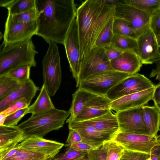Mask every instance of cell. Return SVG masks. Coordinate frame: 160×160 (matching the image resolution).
<instances>
[{
    "instance_id": "d590c367",
    "label": "cell",
    "mask_w": 160,
    "mask_h": 160,
    "mask_svg": "<svg viewBox=\"0 0 160 160\" xmlns=\"http://www.w3.org/2000/svg\"><path fill=\"white\" fill-rule=\"evenodd\" d=\"M149 27L160 48V8L150 17Z\"/></svg>"
},
{
    "instance_id": "f546056e",
    "label": "cell",
    "mask_w": 160,
    "mask_h": 160,
    "mask_svg": "<svg viewBox=\"0 0 160 160\" xmlns=\"http://www.w3.org/2000/svg\"><path fill=\"white\" fill-rule=\"evenodd\" d=\"M114 17L112 18L102 30L95 42L94 47L104 48L111 44L114 36L112 30Z\"/></svg>"
},
{
    "instance_id": "1f68e13d",
    "label": "cell",
    "mask_w": 160,
    "mask_h": 160,
    "mask_svg": "<svg viewBox=\"0 0 160 160\" xmlns=\"http://www.w3.org/2000/svg\"><path fill=\"white\" fill-rule=\"evenodd\" d=\"M36 7V0H14L7 9L8 14L11 15L18 14Z\"/></svg>"
},
{
    "instance_id": "5b68a950",
    "label": "cell",
    "mask_w": 160,
    "mask_h": 160,
    "mask_svg": "<svg viewBox=\"0 0 160 160\" xmlns=\"http://www.w3.org/2000/svg\"><path fill=\"white\" fill-rule=\"evenodd\" d=\"M49 47L42 61L43 85L50 97L55 94L60 86L62 72L57 43H48Z\"/></svg>"
},
{
    "instance_id": "d6986e66",
    "label": "cell",
    "mask_w": 160,
    "mask_h": 160,
    "mask_svg": "<svg viewBox=\"0 0 160 160\" xmlns=\"http://www.w3.org/2000/svg\"><path fill=\"white\" fill-rule=\"evenodd\" d=\"M18 145L21 148L42 152L54 158L64 144L42 137L31 136L26 137Z\"/></svg>"
},
{
    "instance_id": "74e56055",
    "label": "cell",
    "mask_w": 160,
    "mask_h": 160,
    "mask_svg": "<svg viewBox=\"0 0 160 160\" xmlns=\"http://www.w3.org/2000/svg\"><path fill=\"white\" fill-rule=\"evenodd\" d=\"M108 142L99 147L88 152L87 158L91 160H106Z\"/></svg>"
},
{
    "instance_id": "6da1fadb",
    "label": "cell",
    "mask_w": 160,
    "mask_h": 160,
    "mask_svg": "<svg viewBox=\"0 0 160 160\" xmlns=\"http://www.w3.org/2000/svg\"><path fill=\"white\" fill-rule=\"evenodd\" d=\"M38 12L36 35L50 42L63 44L77 9L73 0H36Z\"/></svg>"
},
{
    "instance_id": "83f0119b",
    "label": "cell",
    "mask_w": 160,
    "mask_h": 160,
    "mask_svg": "<svg viewBox=\"0 0 160 160\" xmlns=\"http://www.w3.org/2000/svg\"><path fill=\"white\" fill-rule=\"evenodd\" d=\"M123 3L136 8L150 17L160 8V0H123Z\"/></svg>"
},
{
    "instance_id": "7402d4cb",
    "label": "cell",
    "mask_w": 160,
    "mask_h": 160,
    "mask_svg": "<svg viewBox=\"0 0 160 160\" xmlns=\"http://www.w3.org/2000/svg\"><path fill=\"white\" fill-rule=\"evenodd\" d=\"M76 122L81 125L92 127L99 131L108 133L115 135L119 132V124L117 117L111 110L98 117Z\"/></svg>"
},
{
    "instance_id": "5bb4252c",
    "label": "cell",
    "mask_w": 160,
    "mask_h": 160,
    "mask_svg": "<svg viewBox=\"0 0 160 160\" xmlns=\"http://www.w3.org/2000/svg\"><path fill=\"white\" fill-rule=\"evenodd\" d=\"M114 17L128 22L140 35L149 28L150 17L136 8L124 3L115 6Z\"/></svg>"
},
{
    "instance_id": "681fc988",
    "label": "cell",
    "mask_w": 160,
    "mask_h": 160,
    "mask_svg": "<svg viewBox=\"0 0 160 160\" xmlns=\"http://www.w3.org/2000/svg\"><path fill=\"white\" fill-rule=\"evenodd\" d=\"M105 2L108 4L116 6L121 3H123V0H104Z\"/></svg>"
},
{
    "instance_id": "9a60e30c",
    "label": "cell",
    "mask_w": 160,
    "mask_h": 160,
    "mask_svg": "<svg viewBox=\"0 0 160 160\" xmlns=\"http://www.w3.org/2000/svg\"><path fill=\"white\" fill-rule=\"evenodd\" d=\"M68 123L69 129H74L79 134L82 142L96 148L112 140L115 135L101 132L90 126L79 124L74 121Z\"/></svg>"
},
{
    "instance_id": "4dcf8cb0",
    "label": "cell",
    "mask_w": 160,
    "mask_h": 160,
    "mask_svg": "<svg viewBox=\"0 0 160 160\" xmlns=\"http://www.w3.org/2000/svg\"><path fill=\"white\" fill-rule=\"evenodd\" d=\"M22 83L7 75L0 76V100L6 97Z\"/></svg>"
},
{
    "instance_id": "d4e9b609",
    "label": "cell",
    "mask_w": 160,
    "mask_h": 160,
    "mask_svg": "<svg viewBox=\"0 0 160 160\" xmlns=\"http://www.w3.org/2000/svg\"><path fill=\"white\" fill-rule=\"evenodd\" d=\"M143 118L149 134L157 136L160 130V111L155 106L143 107Z\"/></svg>"
},
{
    "instance_id": "ba28073f",
    "label": "cell",
    "mask_w": 160,
    "mask_h": 160,
    "mask_svg": "<svg viewBox=\"0 0 160 160\" xmlns=\"http://www.w3.org/2000/svg\"><path fill=\"white\" fill-rule=\"evenodd\" d=\"M159 136L118 132L112 140L125 149L150 154L153 147L160 142Z\"/></svg>"
},
{
    "instance_id": "ffe728a7",
    "label": "cell",
    "mask_w": 160,
    "mask_h": 160,
    "mask_svg": "<svg viewBox=\"0 0 160 160\" xmlns=\"http://www.w3.org/2000/svg\"><path fill=\"white\" fill-rule=\"evenodd\" d=\"M39 88L30 79L22 83L18 88L3 99L0 100V112L13 102L25 99L30 104Z\"/></svg>"
},
{
    "instance_id": "7dc6e473",
    "label": "cell",
    "mask_w": 160,
    "mask_h": 160,
    "mask_svg": "<svg viewBox=\"0 0 160 160\" xmlns=\"http://www.w3.org/2000/svg\"><path fill=\"white\" fill-rule=\"evenodd\" d=\"M150 155L151 160H160V142L153 147Z\"/></svg>"
},
{
    "instance_id": "d6a6232c",
    "label": "cell",
    "mask_w": 160,
    "mask_h": 160,
    "mask_svg": "<svg viewBox=\"0 0 160 160\" xmlns=\"http://www.w3.org/2000/svg\"><path fill=\"white\" fill-rule=\"evenodd\" d=\"M31 67L30 65L19 67L3 75H7L20 83H23L30 79V68Z\"/></svg>"
},
{
    "instance_id": "60d3db41",
    "label": "cell",
    "mask_w": 160,
    "mask_h": 160,
    "mask_svg": "<svg viewBox=\"0 0 160 160\" xmlns=\"http://www.w3.org/2000/svg\"><path fill=\"white\" fill-rule=\"evenodd\" d=\"M28 108L20 109L8 116L4 125L8 126H16L21 118L25 115V113Z\"/></svg>"
},
{
    "instance_id": "44dd1931",
    "label": "cell",
    "mask_w": 160,
    "mask_h": 160,
    "mask_svg": "<svg viewBox=\"0 0 160 160\" xmlns=\"http://www.w3.org/2000/svg\"><path fill=\"white\" fill-rule=\"evenodd\" d=\"M26 138L17 126L0 125V156L15 147Z\"/></svg>"
},
{
    "instance_id": "f907efd6",
    "label": "cell",
    "mask_w": 160,
    "mask_h": 160,
    "mask_svg": "<svg viewBox=\"0 0 160 160\" xmlns=\"http://www.w3.org/2000/svg\"><path fill=\"white\" fill-rule=\"evenodd\" d=\"M5 115L0 113V125H4V122L7 118Z\"/></svg>"
},
{
    "instance_id": "ac0fdd59",
    "label": "cell",
    "mask_w": 160,
    "mask_h": 160,
    "mask_svg": "<svg viewBox=\"0 0 160 160\" xmlns=\"http://www.w3.org/2000/svg\"><path fill=\"white\" fill-rule=\"evenodd\" d=\"M111 67L115 71L132 75L140 70L143 64L138 55L129 50H125L118 57L110 61Z\"/></svg>"
},
{
    "instance_id": "f5cc1de1",
    "label": "cell",
    "mask_w": 160,
    "mask_h": 160,
    "mask_svg": "<svg viewBox=\"0 0 160 160\" xmlns=\"http://www.w3.org/2000/svg\"><path fill=\"white\" fill-rule=\"evenodd\" d=\"M53 160H58L56 158H55L54 159H53Z\"/></svg>"
},
{
    "instance_id": "277c9868",
    "label": "cell",
    "mask_w": 160,
    "mask_h": 160,
    "mask_svg": "<svg viewBox=\"0 0 160 160\" xmlns=\"http://www.w3.org/2000/svg\"><path fill=\"white\" fill-rule=\"evenodd\" d=\"M70 115L69 111L55 108L42 113L32 115L17 126L26 137L36 136L43 138L49 132L63 127Z\"/></svg>"
},
{
    "instance_id": "484cf974",
    "label": "cell",
    "mask_w": 160,
    "mask_h": 160,
    "mask_svg": "<svg viewBox=\"0 0 160 160\" xmlns=\"http://www.w3.org/2000/svg\"><path fill=\"white\" fill-rule=\"evenodd\" d=\"M112 30L114 35L127 36L137 39L140 35L128 21L114 17Z\"/></svg>"
},
{
    "instance_id": "7c38bea8",
    "label": "cell",
    "mask_w": 160,
    "mask_h": 160,
    "mask_svg": "<svg viewBox=\"0 0 160 160\" xmlns=\"http://www.w3.org/2000/svg\"><path fill=\"white\" fill-rule=\"evenodd\" d=\"M38 29L37 20L26 22H13L8 14L5 24L3 43H9L31 38L36 35Z\"/></svg>"
},
{
    "instance_id": "cb8c5ba5",
    "label": "cell",
    "mask_w": 160,
    "mask_h": 160,
    "mask_svg": "<svg viewBox=\"0 0 160 160\" xmlns=\"http://www.w3.org/2000/svg\"><path fill=\"white\" fill-rule=\"evenodd\" d=\"M54 108L50 96L43 84L38 96L35 102L27 108L25 115L29 113L32 115H37Z\"/></svg>"
},
{
    "instance_id": "f1b7e54d",
    "label": "cell",
    "mask_w": 160,
    "mask_h": 160,
    "mask_svg": "<svg viewBox=\"0 0 160 160\" xmlns=\"http://www.w3.org/2000/svg\"><path fill=\"white\" fill-rule=\"evenodd\" d=\"M111 44L121 50L131 51L138 55L137 39L127 36L114 35Z\"/></svg>"
},
{
    "instance_id": "603a6c76",
    "label": "cell",
    "mask_w": 160,
    "mask_h": 160,
    "mask_svg": "<svg viewBox=\"0 0 160 160\" xmlns=\"http://www.w3.org/2000/svg\"><path fill=\"white\" fill-rule=\"evenodd\" d=\"M97 95L84 89L78 88L72 95V102L69 110L70 116L66 122L74 119L88 103Z\"/></svg>"
},
{
    "instance_id": "7a4b0ae2",
    "label": "cell",
    "mask_w": 160,
    "mask_h": 160,
    "mask_svg": "<svg viewBox=\"0 0 160 160\" xmlns=\"http://www.w3.org/2000/svg\"><path fill=\"white\" fill-rule=\"evenodd\" d=\"M115 7L106 4L104 0H86L77 8L80 66L94 47L102 30L114 17Z\"/></svg>"
},
{
    "instance_id": "816d5d0a",
    "label": "cell",
    "mask_w": 160,
    "mask_h": 160,
    "mask_svg": "<svg viewBox=\"0 0 160 160\" xmlns=\"http://www.w3.org/2000/svg\"><path fill=\"white\" fill-rule=\"evenodd\" d=\"M78 160H90L88 158H85V157H84Z\"/></svg>"
},
{
    "instance_id": "8d00e7d4",
    "label": "cell",
    "mask_w": 160,
    "mask_h": 160,
    "mask_svg": "<svg viewBox=\"0 0 160 160\" xmlns=\"http://www.w3.org/2000/svg\"><path fill=\"white\" fill-rule=\"evenodd\" d=\"M88 152L78 150L74 148L68 147L66 151L58 158V160H78L85 157Z\"/></svg>"
},
{
    "instance_id": "ab89813d",
    "label": "cell",
    "mask_w": 160,
    "mask_h": 160,
    "mask_svg": "<svg viewBox=\"0 0 160 160\" xmlns=\"http://www.w3.org/2000/svg\"><path fill=\"white\" fill-rule=\"evenodd\" d=\"M29 105L26 100L21 99L13 102L5 110L0 112V113L7 117L20 109L28 108Z\"/></svg>"
},
{
    "instance_id": "b9f144b4",
    "label": "cell",
    "mask_w": 160,
    "mask_h": 160,
    "mask_svg": "<svg viewBox=\"0 0 160 160\" xmlns=\"http://www.w3.org/2000/svg\"><path fill=\"white\" fill-rule=\"evenodd\" d=\"M104 48L105 53L110 61L117 58L124 51L112 44Z\"/></svg>"
},
{
    "instance_id": "2e32d148",
    "label": "cell",
    "mask_w": 160,
    "mask_h": 160,
    "mask_svg": "<svg viewBox=\"0 0 160 160\" xmlns=\"http://www.w3.org/2000/svg\"><path fill=\"white\" fill-rule=\"evenodd\" d=\"M155 88V86L140 92L124 96L112 101L111 110L118 112L145 106L149 101L152 100Z\"/></svg>"
},
{
    "instance_id": "836d02e7",
    "label": "cell",
    "mask_w": 160,
    "mask_h": 160,
    "mask_svg": "<svg viewBox=\"0 0 160 160\" xmlns=\"http://www.w3.org/2000/svg\"><path fill=\"white\" fill-rule=\"evenodd\" d=\"M38 14V11L35 7L22 13L13 15H10L14 22H26L37 20Z\"/></svg>"
},
{
    "instance_id": "4316f807",
    "label": "cell",
    "mask_w": 160,
    "mask_h": 160,
    "mask_svg": "<svg viewBox=\"0 0 160 160\" xmlns=\"http://www.w3.org/2000/svg\"><path fill=\"white\" fill-rule=\"evenodd\" d=\"M53 158L42 152L20 147L14 155L1 160H52Z\"/></svg>"
},
{
    "instance_id": "f35d334b",
    "label": "cell",
    "mask_w": 160,
    "mask_h": 160,
    "mask_svg": "<svg viewBox=\"0 0 160 160\" xmlns=\"http://www.w3.org/2000/svg\"><path fill=\"white\" fill-rule=\"evenodd\" d=\"M150 156L149 154L124 149L120 160H147Z\"/></svg>"
},
{
    "instance_id": "9c48e42d",
    "label": "cell",
    "mask_w": 160,
    "mask_h": 160,
    "mask_svg": "<svg viewBox=\"0 0 160 160\" xmlns=\"http://www.w3.org/2000/svg\"><path fill=\"white\" fill-rule=\"evenodd\" d=\"M113 70L110 61L105 53L104 48L94 47L80 66L78 83L76 87L80 82L92 75Z\"/></svg>"
},
{
    "instance_id": "8fae6325",
    "label": "cell",
    "mask_w": 160,
    "mask_h": 160,
    "mask_svg": "<svg viewBox=\"0 0 160 160\" xmlns=\"http://www.w3.org/2000/svg\"><path fill=\"white\" fill-rule=\"evenodd\" d=\"M143 107L116 112L119 132L149 135L143 120Z\"/></svg>"
},
{
    "instance_id": "e575fe53",
    "label": "cell",
    "mask_w": 160,
    "mask_h": 160,
    "mask_svg": "<svg viewBox=\"0 0 160 160\" xmlns=\"http://www.w3.org/2000/svg\"><path fill=\"white\" fill-rule=\"evenodd\" d=\"M124 149L112 139L108 141L106 160H120Z\"/></svg>"
},
{
    "instance_id": "f6af8a7d",
    "label": "cell",
    "mask_w": 160,
    "mask_h": 160,
    "mask_svg": "<svg viewBox=\"0 0 160 160\" xmlns=\"http://www.w3.org/2000/svg\"><path fill=\"white\" fill-rule=\"evenodd\" d=\"M152 100L154 105L160 111V84H158L155 86V89Z\"/></svg>"
},
{
    "instance_id": "ee69618b",
    "label": "cell",
    "mask_w": 160,
    "mask_h": 160,
    "mask_svg": "<svg viewBox=\"0 0 160 160\" xmlns=\"http://www.w3.org/2000/svg\"><path fill=\"white\" fill-rule=\"evenodd\" d=\"M82 138L79 134L72 129H69L68 135L66 141L67 144H71L82 142Z\"/></svg>"
},
{
    "instance_id": "30bf717a",
    "label": "cell",
    "mask_w": 160,
    "mask_h": 160,
    "mask_svg": "<svg viewBox=\"0 0 160 160\" xmlns=\"http://www.w3.org/2000/svg\"><path fill=\"white\" fill-rule=\"evenodd\" d=\"M72 76L78 85L80 71V43L77 21L75 19L66 35L63 44Z\"/></svg>"
},
{
    "instance_id": "bcb514c9",
    "label": "cell",
    "mask_w": 160,
    "mask_h": 160,
    "mask_svg": "<svg viewBox=\"0 0 160 160\" xmlns=\"http://www.w3.org/2000/svg\"><path fill=\"white\" fill-rule=\"evenodd\" d=\"M155 67L152 69L150 73L149 77L156 78V80L159 81L158 84H160V59L156 63Z\"/></svg>"
},
{
    "instance_id": "c3c4849f",
    "label": "cell",
    "mask_w": 160,
    "mask_h": 160,
    "mask_svg": "<svg viewBox=\"0 0 160 160\" xmlns=\"http://www.w3.org/2000/svg\"><path fill=\"white\" fill-rule=\"evenodd\" d=\"M14 0H0V6L7 8L13 2Z\"/></svg>"
},
{
    "instance_id": "7bdbcfd3",
    "label": "cell",
    "mask_w": 160,
    "mask_h": 160,
    "mask_svg": "<svg viewBox=\"0 0 160 160\" xmlns=\"http://www.w3.org/2000/svg\"><path fill=\"white\" fill-rule=\"evenodd\" d=\"M65 146L68 147L74 148L80 151L87 152L96 149L91 145L82 142L71 144L67 143L65 144Z\"/></svg>"
},
{
    "instance_id": "52a82bcc",
    "label": "cell",
    "mask_w": 160,
    "mask_h": 160,
    "mask_svg": "<svg viewBox=\"0 0 160 160\" xmlns=\"http://www.w3.org/2000/svg\"><path fill=\"white\" fill-rule=\"evenodd\" d=\"M155 85L144 75L137 73L119 82L108 92L106 96L112 101L124 96L154 87Z\"/></svg>"
},
{
    "instance_id": "3957f363",
    "label": "cell",
    "mask_w": 160,
    "mask_h": 160,
    "mask_svg": "<svg viewBox=\"0 0 160 160\" xmlns=\"http://www.w3.org/2000/svg\"><path fill=\"white\" fill-rule=\"evenodd\" d=\"M0 52V76L19 67L30 65L35 67L36 50L31 38L14 43H2Z\"/></svg>"
},
{
    "instance_id": "e0dca14e",
    "label": "cell",
    "mask_w": 160,
    "mask_h": 160,
    "mask_svg": "<svg viewBox=\"0 0 160 160\" xmlns=\"http://www.w3.org/2000/svg\"><path fill=\"white\" fill-rule=\"evenodd\" d=\"M112 101L106 96L97 95L91 99L81 112L73 119L80 122L102 115L111 110Z\"/></svg>"
},
{
    "instance_id": "4fadbf2b",
    "label": "cell",
    "mask_w": 160,
    "mask_h": 160,
    "mask_svg": "<svg viewBox=\"0 0 160 160\" xmlns=\"http://www.w3.org/2000/svg\"><path fill=\"white\" fill-rule=\"evenodd\" d=\"M137 40L138 55L143 64L155 63L160 59V48L149 28L141 34Z\"/></svg>"
},
{
    "instance_id": "8992f818",
    "label": "cell",
    "mask_w": 160,
    "mask_h": 160,
    "mask_svg": "<svg viewBox=\"0 0 160 160\" xmlns=\"http://www.w3.org/2000/svg\"><path fill=\"white\" fill-rule=\"evenodd\" d=\"M130 76L114 70L103 72L92 75L81 81L77 88L97 95L105 96L114 86Z\"/></svg>"
}]
</instances>
